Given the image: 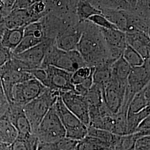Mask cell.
<instances>
[{
    "label": "cell",
    "mask_w": 150,
    "mask_h": 150,
    "mask_svg": "<svg viewBox=\"0 0 150 150\" xmlns=\"http://www.w3.org/2000/svg\"><path fill=\"white\" fill-rule=\"evenodd\" d=\"M82 33L76 50L87 66L95 67L103 64H112L108 50L99 27L88 21L82 23Z\"/></svg>",
    "instance_id": "1"
},
{
    "label": "cell",
    "mask_w": 150,
    "mask_h": 150,
    "mask_svg": "<svg viewBox=\"0 0 150 150\" xmlns=\"http://www.w3.org/2000/svg\"><path fill=\"white\" fill-rule=\"evenodd\" d=\"M48 66L74 73L87 65L77 50L66 51L57 48L54 43L47 50L40 68Z\"/></svg>",
    "instance_id": "2"
},
{
    "label": "cell",
    "mask_w": 150,
    "mask_h": 150,
    "mask_svg": "<svg viewBox=\"0 0 150 150\" xmlns=\"http://www.w3.org/2000/svg\"><path fill=\"white\" fill-rule=\"evenodd\" d=\"M60 97V93L46 87L37 98L24 106L25 113L34 134L49 110Z\"/></svg>",
    "instance_id": "3"
},
{
    "label": "cell",
    "mask_w": 150,
    "mask_h": 150,
    "mask_svg": "<svg viewBox=\"0 0 150 150\" xmlns=\"http://www.w3.org/2000/svg\"><path fill=\"white\" fill-rule=\"evenodd\" d=\"M34 134L40 142L57 143L66 137V131L54 106L43 117Z\"/></svg>",
    "instance_id": "4"
},
{
    "label": "cell",
    "mask_w": 150,
    "mask_h": 150,
    "mask_svg": "<svg viewBox=\"0 0 150 150\" xmlns=\"http://www.w3.org/2000/svg\"><path fill=\"white\" fill-rule=\"evenodd\" d=\"M46 88L45 86L35 79L18 83L13 87L10 103L24 106L39 96Z\"/></svg>",
    "instance_id": "5"
},
{
    "label": "cell",
    "mask_w": 150,
    "mask_h": 150,
    "mask_svg": "<svg viewBox=\"0 0 150 150\" xmlns=\"http://www.w3.org/2000/svg\"><path fill=\"white\" fill-rule=\"evenodd\" d=\"M127 82L111 78L102 88L103 102L113 113L118 112L123 104Z\"/></svg>",
    "instance_id": "6"
},
{
    "label": "cell",
    "mask_w": 150,
    "mask_h": 150,
    "mask_svg": "<svg viewBox=\"0 0 150 150\" xmlns=\"http://www.w3.org/2000/svg\"><path fill=\"white\" fill-rule=\"evenodd\" d=\"M46 74L43 86L62 93L68 91H75V86L71 82L72 73L48 66L43 68Z\"/></svg>",
    "instance_id": "7"
},
{
    "label": "cell",
    "mask_w": 150,
    "mask_h": 150,
    "mask_svg": "<svg viewBox=\"0 0 150 150\" xmlns=\"http://www.w3.org/2000/svg\"><path fill=\"white\" fill-rule=\"evenodd\" d=\"M10 60L0 67V80L9 103L11 102L13 86L25 81L34 79L29 72L15 69L11 64Z\"/></svg>",
    "instance_id": "8"
},
{
    "label": "cell",
    "mask_w": 150,
    "mask_h": 150,
    "mask_svg": "<svg viewBox=\"0 0 150 150\" xmlns=\"http://www.w3.org/2000/svg\"><path fill=\"white\" fill-rule=\"evenodd\" d=\"M60 97L65 106L81 122L88 127L90 123L89 110L84 97L75 91L60 93Z\"/></svg>",
    "instance_id": "9"
},
{
    "label": "cell",
    "mask_w": 150,
    "mask_h": 150,
    "mask_svg": "<svg viewBox=\"0 0 150 150\" xmlns=\"http://www.w3.org/2000/svg\"><path fill=\"white\" fill-rule=\"evenodd\" d=\"M54 43V40L45 39L32 48L20 54H12V56L24 62L27 65L29 70L40 68L47 50Z\"/></svg>",
    "instance_id": "10"
},
{
    "label": "cell",
    "mask_w": 150,
    "mask_h": 150,
    "mask_svg": "<svg viewBox=\"0 0 150 150\" xmlns=\"http://www.w3.org/2000/svg\"><path fill=\"white\" fill-rule=\"evenodd\" d=\"M100 29L111 58L115 61L122 56L127 45L125 32L118 29Z\"/></svg>",
    "instance_id": "11"
},
{
    "label": "cell",
    "mask_w": 150,
    "mask_h": 150,
    "mask_svg": "<svg viewBox=\"0 0 150 150\" xmlns=\"http://www.w3.org/2000/svg\"><path fill=\"white\" fill-rule=\"evenodd\" d=\"M150 82V59H145L144 64L132 68L127 81V90L134 96Z\"/></svg>",
    "instance_id": "12"
},
{
    "label": "cell",
    "mask_w": 150,
    "mask_h": 150,
    "mask_svg": "<svg viewBox=\"0 0 150 150\" xmlns=\"http://www.w3.org/2000/svg\"><path fill=\"white\" fill-rule=\"evenodd\" d=\"M23 106L10 103L8 117L18 132V137L25 139L32 134L31 127L25 113Z\"/></svg>",
    "instance_id": "13"
},
{
    "label": "cell",
    "mask_w": 150,
    "mask_h": 150,
    "mask_svg": "<svg viewBox=\"0 0 150 150\" xmlns=\"http://www.w3.org/2000/svg\"><path fill=\"white\" fill-rule=\"evenodd\" d=\"M82 23H79L68 27L56 38L54 43L60 50L70 51L75 50L82 33Z\"/></svg>",
    "instance_id": "14"
},
{
    "label": "cell",
    "mask_w": 150,
    "mask_h": 150,
    "mask_svg": "<svg viewBox=\"0 0 150 150\" xmlns=\"http://www.w3.org/2000/svg\"><path fill=\"white\" fill-rule=\"evenodd\" d=\"M36 21H38V20L28 8L12 10L4 19L5 27L9 29L25 27Z\"/></svg>",
    "instance_id": "15"
},
{
    "label": "cell",
    "mask_w": 150,
    "mask_h": 150,
    "mask_svg": "<svg viewBox=\"0 0 150 150\" xmlns=\"http://www.w3.org/2000/svg\"><path fill=\"white\" fill-rule=\"evenodd\" d=\"M127 44L138 52L145 59L150 56V35L144 32H125Z\"/></svg>",
    "instance_id": "16"
},
{
    "label": "cell",
    "mask_w": 150,
    "mask_h": 150,
    "mask_svg": "<svg viewBox=\"0 0 150 150\" xmlns=\"http://www.w3.org/2000/svg\"><path fill=\"white\" fill-rule=\"evenodd\" d=\"M53 106L66 131L75 129L83 123L65 106L61 97H59Z\"/></svg>",
    "instance_id": "17"
},
{
    "label": "cell",
    "mask_w": 150,
    "mask_h": 150,
    "mask_svg": "<svg viewBox=\"0 0 150 150\" xmlns=\"http://www.w3.org/2000/svg\"><path fill=\"white\" fill-rule=\"evenodd\" d=\"M23 30L24 27L11 29L5 28L1 35L0 44L12 53L23 37Z\"/></svg>",
    "instance_id": "18"
},
{
    "label": "cell",
    "mask_w": 150,
    "mask_h": 150,
    "mask_svg": "<svg viewBox=\"0 0 150 150\" xmlns=\"http://www.w3.org/2000/svg\"><path fill=\"white\" fill-rule=\"evenodd\" d=\"M150 83L134 95L128 107L127 114L139 112L150 106Z\"/></svg>",
    "instance_id": "19"
},
{
    "label": "cell",
    "mask_w": 150,
    "mask_h": 150,
    "mask_svg": "<svg viewBox=\"0 0 150 150\" xmlns=\"http://www.w3.org/2000/svg\"><path fill=\"white\" fill-rule=\"evenodd\" d=\"M17 137V131L10 120L7 112L0 117V143L11 145Z\"/></svg>",
    "instance_id": "20"
},
{
    "label": "cell",
    "mask_w": 150,
    "mask_h": 150,
    "mask_svg": "<svg viewBox=\"0 0 150 150\" xmlns=\"http://www.w3.org/2000/svg\"><path fill=\"white\" fill-rule=\"evenodd\" d=\"M75 13L79 23L87 21L89 18L93 15L102 14L101 10L97 8L87 0L77 1Z\"/></svg>",
    "instance_id": "21"
},
{
    "label": "cell",
    "mask_w": 150,
    "mask_h": 150,
    "mask_svg": "<svg viewBox=\"0 0 150 150\" xmlns=\"http://www.w3.org/2000/svg\"><path fill=\"white\" fill-rule=\"evenodd\" d=\"M126 11L127 10L105 9L101 10V12L102 15L118 30L125 32L127 25Z\"/></svg>",
    "instance_id": "22"
},
{
    "label": "cell",
    "mask_w": 150,
    "mask_h": 150,
    "mask_svg": "<svg viewBox=\"0 0 150 150\" xmlns=\"http://www.w3.org/2000/svg\"><path fill=\"white\" fill-rule=\"evenodd\" d=\"M103 64L93 67V84L100 86L102 88L111 79V64Z\"/></svg>",
    "instance_id": "23"
},
{
    "label": "cell",
    "mask_w": 150,
    "mask_h": 150,
    "mask_svg": "<svg viewBox=\"0 0 150 150\" xmlns=\"http://www.w3.org/2000/svg\"><path fill=\"white\" fill-rule=\"evenodd\" d=\"M111 78L127 82L132 67L124 59L122 56L115 61L111 64Z\"/></svg>",
    "instance_id": "24"
},
{
    "label": "cell",
    "mask_w": 150,
    "mask_h": 150,
    "mask_svg": "<svg viewBox=\"0 0 150 150\" xmlns=\"http://www.w3.org/2000/svg\"><path fill=\"white\" fill-rule=\"evenodd\" d=\"M139 138L136 133L122 136L115 135L110 150H134L136 139Z\"/></svg>",
    "instance_id": "25"
},
{
    "label": "cell",
    "mask_w": 150,
    "mask_h": 150,
    "mask_svg": "<svg viewBox=\"0 0 150 150\" xmlns=\"http://www.w3.org/2000/svg\"><path fill=\"white\" fill-rule=\"evenodd\" d=\"M100 10L105 9L131 10L125 0H87Z\"/></svg>",
    "instance_id": "26"
},
{
    "label": "cell",
    "mask_w": 150,
    "mask_h": 150,
    "mask_svg": "<svg viewBox=\"0 0 150 150\" xmlns=\"http://www.w3.org/2000/svg\"><path fill=\"white\" fill-rule=\"evenodd\" d=\"M150 106L146 107L142 111L134 113H129L127 115V134H134L139 123L145 118L150 116Z\"/></svg>",
    "instance_id": "27"
},
{
    "label": "cell",
    "mask_w": 150,
    "mask_h": 150,
    "mask_svg": "<svg viewBox=\"0 0 150 150\" xmlns=\"http://www.w3.org/2000/svg\"><path fill=\"white\" fill-rule=\"evenodd\" d=\"M38 144V137L32 133L25 139L17 137L10 145V150H36Z\"/></svg>",
    "instance_id": "28"
},
{
    "label": "cell",
    "mask_w": 150,
    "mask_h": 150,
    "mask_svg": "<svg viewBox=\"0 0 150 150\" xmlns=\"http://www.w3.org/2000/svg\"><path fill=\"white\" fill-rule=\"evenodd\" d=\"M89 108L98 107L103 103L102 88L100 86L93 84L91 88L83 96Z\"/></svg>",
    "instance_id": "29"
},
{
    "label": "cell",
    "mask_w": 150,
    "mask_h": 150,
    "mask_svg": "<svg viewBox=\"0 0 150 150\" xmlns=\"http://www.w3.org/2000/svg\"><path fill=\"white\" fill-rule=\"evenodd\" d=\"M110 147L99 139L87 136L83 139L78 141L76 150H100Z\"/></svg>",
    "instance_id": "30"
},
{
    "label": "cell",
    "mask_w": 150,
    "mask_h": 150,
    "mask_svg": "<svg viewBox=\"0 0 150 150\" xmlns=\"http://www.w3.org/2000/svg\"><path fill=\"white\" fill-rule=\"evenodd\" d=\"M122 56L132 68L139 67L145 63V59L142 56L127 44L123 51Z\"/></svg>",
    "instance_id": "31"
},
{
    "label": "cell",
    "mask_w": 150,
    "mask_h": 150,
    "mask_svg": "<svg viewBox=\"0 0 150 150\" xmlns=\"http://www.w3.org/2000/svg\"><path fill=\"white\" fill-rule=\"evenodd\" d=\"M100 140L108 145L110 148L112 143L115 134L111 132L102 129H96L91 126L88 127L87 135Z\"/></svg>",
    "instance_id": "32"
},
{
    "label": "cell",
    "mask_w": 150,
    "mask_h": 150,
    "mask_svg": "<svg viewBox=\"0 0 150 150\" xmlns=\"http://www.w3.org/2000/svg\"><path fill=\"white\" fill-rule=\"evenodd\" d=\"M94 68L88 66L82 67L72 73L71 82L74 86L78 85L93 75Z\"/></svg>",
    "instance_id": "33"
},
{
    "label": "cell",
    "mask_w": 150,
    "mask_h": 150,
    "mask_svg": "<svg viewBox=\"0 0 150 150\" xmlns=\"http://www.w3.org/2000/svg\"><path fill=\"white\" fill-rule=\"evenodd\" d=\"M43 40L38 39L30 35H23L20 43L12 52V54H20L30 48L36 46L38 44L42 42Z\"/></svg>",
    "instance_id": "34"
},
{
    "label": "cell",
    "mask_w": 150,
    "mask_h": 150,
    "mask_svg": "<svg viewBox=\"0 0 150 150\" xmlns=\"http://www.w3.org/2000/svg\"><path fill=\"white\" fill-rule=\"evenodd\" d=\"M23 35L32 36L38 39L45 40L43 26L41 21L32 22L24 27Z\"/></svg>",
    "instance_id": "35"
},
{
    "label": "cell",
    "mask_w": 150,
    "mask_h": 150,
    "mask_svg": "<svg viewBox=\"0 0 150 150\" xmlns=\"http://www.w3.org/2000/svg\"><path fill=\"white\" fill-rule=\"evenodd\" d=\"M99 28L104 29H117L113 24L107 20L102 14L92 16L87 20Z\"/></svg>",
    "instance_id": "36"
},
{
    "label": "cell",
    "mask_w": 150,
    "mask_h": 150,
    "mask_svg": "<svg viewBox=\"0 0 150 150\" xmlns=\"http://www.w3.org/2000/svg\"><path fill=\"white\" fill-rule=\"evenodd\" d=\"M77 143V141L64 137L56 144L58 150H76Z\"/></svg>",
    "instance_id": "37"
},
{
    "label": "cell",
    "mask_w": 150,
    "mask_h": 150,
    "mask_svg": "<svg viewBox=\"0 0 150 150\" xmlns=\"http://www.w3.org/2000/svg\"><path fill=\"white\" fill-rule=\"evenodd\" d=\"M10 103L6 96L0 80V117L7 112Z\"/></svg>",
    "instance_id": "38"
},
{
    "label": "cell",
    "mask_w": 150,
    "mask_h": 150,
    "mask_svg": "<svg viewBox=\"0 0 150 150\" xmlns=\"http://www.w3.org/2000/svg\"><path fill=\"white\" fill-rule=\"evenodd\" d=\"M134 150H150V136H145L136 139Z\"/></svg>",
    "instance_id": "39"
},
{
    "label": "cell",
    "mask_w": 150,
    "mask_h": 150,
    "mask_svg": "<svg viewBox=\"0 0 150 150\" xmlns=\"http://www.w3.org/2000/svg\"><path fill=\"white\" fill-rule=\"evenodd\" d=\"M150 117L149 116L145 118L137 127L135 132H139L143 136L150 135ZM134 132V133H135Z\"/></svg>",
    "instance_id": "40"
},
{
    "label": "cell",
    "mask_w": 150,
    "mask_h": 150,
    "mask_svg": "<svg viewBox=\"0 0 150 150\" xmlns=\"http://www.w3.org/2000/svg\"><path fill=\"white\" fill-rule=\"evenodd\" d=\"M12 53L11 51L0 44V67L11 59Z\"/></svg>",
    "instance_id": "41"
},
{
    "label": "cell",
    "mask_w": 150,
    "mask_h": 150,
    "mask_svg": "<svg viewBox=\"0 0 150 150\" xmlns=\"http://www.w3.org/2000/svg\"><path fill=\"white\" fill-rule=\"evenodd\" d=\"M40 1L42 0H16L12 10L27 8L35 3Z\"/></svg>",
    "instance_id": "42"
},
{
    "label": "cell",
    "mask_w": 150,
    "mask_h": 150,
    "mask_svg": "<svg viewBox=\"0 0 150 150\" xmlns=\"http://www.w3.org/2000/svg\"><path fill=\"white\" fill-rule=\"evenodd\" d=\"M36 150H58L56 144L40 142Z\"/></svg>",
    "instance_id": "43"
},
{
    "label": "cell",
    "mask_w": 150,
    "mask_h": 150,
    "mask_svg": "<svg viewBox=\"0 0 150 150\" xmlns=\"http://www.w3.org/2000/svg\"><path fill=\"white\" fill-rule=\"evenodd\" d=\"M5 6L6 9L10 12L15 3L16 0H2Z\"/></svg>",
    "instance_id": "44"
},
{
    "label": "cell",
    "mask_w": 150,
    "mask_h": 150,
    "mask_svg": "<svg viewBox=\"0 0 150 150\" xmlns=\"http://www.w3.org/2000/svg\"><path fill=\"white\" fill-rule=\"evenodd\" d=\"M10 12L6 9L5 6L2 0H0V15L5 17Z\"/></svg>",
    "instance_id": "45"
},
{
    "label": "cell",
    "mask_w": 150,
    "mask_h": 150,
    "mask_svg": "<svg viewBox=\"0 0 150 150\" xmlns=\"http://www.w3.org/2000/svg\"><path fill=\"white\" fill-rule=\"evenodd\" d=\"M125 1L128 3L131 8V10H132L135 8L138 2V0H125Z\"/></svg>",
    "instance_id": "46"
},
{
    "label": "cell",
    "mask_w": 150,
    "mask_h": 150,
    "mask_svg": "<svg viewBox=\"0 0 150 150\" xmlns=\"http://www.w3.org/2000/svg\"><path fill=\"white\" fill-rule=\"evenodd\" d=\"M0 150H10V145L0 143Z\"/></svg>",
    "instance_id": "47"
},
{
    "label": "cell",
    "mask_w": 150,
    "mask_h": 150,
    "mask_svg": "<svg viewBox=\"0 0 150 150\" xmlns=\"http://www.w3.org/2000/svg\"><path fill=\"white\" fill-rule=\"evenodd\" d=\"M110 150V148H107V149H101V150Z\"/></svg>",
    "instance_id": "48"
},
{
    "label": "cell",
    "mask_w": 150,
    "mask_h": 150,
    "mask_svg": "<svg viewBox=\"0 0 150 150\" xmlns=\"http://www.w3.org/2000/svg\"><path fill=\"white\" fill-rule=\"evenodd\" d=\"M1 36H0V39H1Z\"/></svg>",
    "instance_id": "49"
}]
</instances>
